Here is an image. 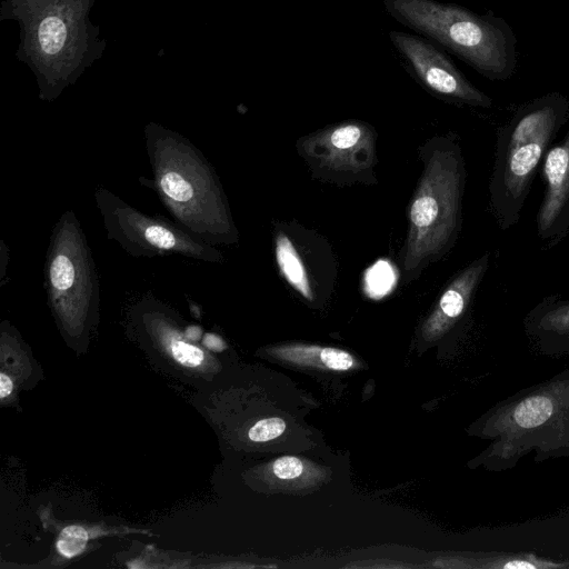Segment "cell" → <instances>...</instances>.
<instances>
[{"mask_svg":"<svg viewBox=\"0 0 569 569\" xmlns=\"http://www.w3.org/2000/svg\"><path fill=\"white\" fill-rule=\"evenodd\" d=\"M88 541V532L80 526L66 527L56 543L58 552L64 558H73L81 553Z\"/></svg>","mask_w":569,"mask_h":569,"instance_id":"obj_15","label":"cell"},{"mask_svg":"<svg viewBox=\"0 0 569 569\" xmlns=\"http://www.w3.org/2000/svg\"><path fill=\"white\" fill-rule=\"evenodd\" d=\"M303 465L300 459L292 456L278 458L272 465V471L279 479H295L301 475Z\"/></svg>","mask_w":569,"mask_h":569,"instance_id":"obj_18","label":"cell"},{"mask_svg":"<svg viewBox=\"0 0 569 569\" xmlns=\"http://www.w3.org/2000/svg\"><path fill=\"white\" fill-rule=\"evenodd\" d=\"M405 69L425 90L448 102L489 108L490 97L477 89L432 41L418 33L390 31Z\"/></svg>","mask_w":569,"mask_h":569,"instance_id":"obj_9","label":"cell"},{"mask_svg":"<svg viewBox=\"0 0 569 569\" xmlns=\"http://www.w3.org/2000/svg\"><path fill=\"white\" fill-rule=\"evenodd\" d=\"M9 249L7 248L4 241L2 240L1 241V286L3 284V279H4V274H6V270H7V266H8V262H9Z\"/></svg>","mask_w":569,"mask_h":569,"instance_id":"obj_22","label":"cell"},{"mask_svg":"<svg viewBox=\"0 0 569 569\" xmlns=\"http://www.w3.org/2000/svg\"><path fill=\"white\" fill-rule=\"evenodd\" d=\"M186 338L190 340L191 342H196L200 340L203 337V331L201 327L196 325L187 326L183 331Z\"/></svg>","mask_w":569,"mask_h":569,"instance_id":"obj_20","label":"cell"},{"mask_svg":"<svg viewBox=\"0 0 569 569\" xmlns=\"http://www.w3.org/2000/svg\"><path fill=\"white\" fill-rule=\"evenodd\" d=\"M12 381L11 379L6 375H0V397L1 399H4L7 396H9L12 391Z\"/></svg>","mask_w":569,"mask_h":569,"instance_id":"obj_21","label":"cell"},{"mask_svg":"<svg viewBox=\"0 0 569 569\" xmlns=\"http://www.w3.org/2000/svg\"><path fill=\"white\" fill-rule=\"evenodd\" d=\"M522 327L537 353L569 356V299L559 296L542 298L525 315Z\"/></svg>","mask_w":569,"mask_h":569,"instance_id":"obj_13","label":"cell"},{"mask_svg":"<svg viewBox=\"0 0 569 569\" xmlns=\"http://www.w3.org/2000/svg\"><path fill=\"white\" fill-rule=\"evenodd\" d=\"M568 116L562 97L551 96L519 110L497 137L489 204L500 230L518 223L546 152Z\"/></svg>","mask_w":569,"mask_h":569,"instance_id":"obj_4","label":"cell"},{"mask_svg":"<svg viewBox=\"0 0 569 569\" xmlns=\"http://www.w3.org/2000/svg\"><path fill=\"white\" fill-rule=\"evenodd\" d=\"M491 263V253H482L462 268L441 292L423 323L422 333L435 341L449 332L469 310L473 297Z\"/></svg>","mask_w":569,"mask_h":569,"instance_id":"obj_12","label":"cell"},{"mask_svg":"<svg viewBox=\"0 0 569 569\" xmlns=\"http://www.w3.org/2000/svg\"><path fill=\"white\" fill-rule=\"evenodd\" d=\"M321 365L330 370L346 371L355 367L353 357L341 349L325 347L320 352Z\"/></svg>","mask_w":569,"mask_h":569,"instance_id":"obj_17","label":"cell"},{"mask_svg":"<svg viewBox=\"0 0 569 569\" xmlns=\"http://www.w3.org/2000/svg\"><path fill=\"white\" fill-rule=\"evenodd\" d=\"M386 12L490 79L506 78L511 56L505 32L470 10L438 0H382Z\"/></svg>","mask_w":569,"mask_h":569,"instance_id":"obj_6","label":"cell"},{"mask_svg":"<svg viewBox=\"0 0 569 569\" xmlns=\"http://www.w3.org/2000/svg\"><path fill=\"white\" fill-rule=\"evenodd\" d=\"M545 193L536 217L538 239L552 248L569 233V129L542 160Z\"/></svg>","mask_w":569,"mask_h":569,"instance_id":"obj_11","label":"cell"},{"mask_svg":"<svg viewBox=\"0 0 569 569\" xmlns=\"http://www.w3.org/2000/svg\"><path fill=\"white\" fill-rule=\"evenodd\" d=\"M202 345L207 349H209L211 351H217V352H220L227 348V345L223 341V339L221 337H219L218 335L211 333V332L203 335Z\"/></svg>","mask_w":569,"mask_h":569,"instance_id":"obj_19","label":"cell"},{"mask_svg":"<svg viewBox=\"0 0 569 569\" xmlns=\"http://www.w3.org/2000/svg\"><path fill=\"white\" fill-rule=\"evenodd\" d=\"M274 256L278 268L286 281L305 299L313 300L306 266L290 238L279 232L274 239Z\"/></svg>","mask_w":569,"mask_h":569,"instance_id":"obj_14","label":"cell"},{"mask_svg":"<svg viewBox=\"0 0 569 569\" xmlns=\"http://www.w3.org/2000/svg\"><path fill=\"white\" fill-rule=\"evenodd\" d=\"M488 441L475 463L493 472L533 453L537 463L569 457V369L497 401L475 425Z\"/></svg>","mask_w":569,"mask_h":569,"instance_id":"obj_3","label":"cell"},{"mask_svg":"<svg viewBox=\"0 0 569 569\" xmlns=\"http://www.w3.org/2000/svg\"><path fill=\"white\" fill-rule=\"evenodd\" d=\"M94 201L107 238L130 256L178 254L202 262H223L222 253L214 246L192 236L176 222L143 213L108 189L98 188Z\"/></svg>","mask_w":569,"mask_h":569,"instance_id":"obj_8","label":"cell"},{"mask_svg":"<svg viewBox=\"0 0 569 569\" xmlns=\"http://www.w3.org/2000/svg\"><path fill=\"white\" fill-rule=\"evenodd\" d=\"M302 150L317 162L337 172H359L373 158L375 131L359 120H347L302 139Z\"/></svg>","mask_w":569,"mask_h":569,"instance_id":"obj_10","label":"cell"},{"mask_svg":"<svg viewBox=\"0 0 569 569\" xmlns=\"http://www.w3.org/2000/svg\"><path fill=\"white\" fill-rule=\"evenodd\" d=\"M153 179L150 187L173 222L200 240L231 246L239 233L212 164L181 133L150 121L143 129Z\"/></svg>","mask_w":569,"mask_h":569,"instance_id":"obj_2","label":"cell"},{"mask_svg":"<svg viewBox=\"0 0 569 569\" xmlns=\"http://www.w3.org/2000/svg\"><path fill=\"white\" fill-rule=\"evenodd\" d=\"M43 273L53 316L66 332L82 333L97 315L100 289L91 248L72 210L52 227Z\"/></svg>","mask_w":569,"mask_h":569,"instance_id":"obj_7","label":"cell"},{"mask_svg":"<svg viewBox=\"0 0 569 569\" xmlns=\"http://www.w3.org/2000/svg\"><path fill=\"white\" fill-rule=\"evenodd\" d=\"M465 182V161L459 144L453 139H438L427 156L409 207V230L402 259L408 278L440 258L455 243L461 226Z\"/></svg>","mask_w":569,"mask_h":569,"instance_id":"obj_5","label":"cell"},{"mask_svg":"<svg viewBox=\"0 0 569 569\" xmlns=\"http://www.w3.org/2000/svg\"><path fill=\"white\" fill-rule=\"evenodd\" d=\"M96 0H2L0 21H14V52L34 77L38 98L56 101L99 61L107 49L100 27L91 21Z\"/></svg>","mask_w":569,"mask_h":569,"instance_id":"obj_1","label":"cell"},{"mask_svg":"<svg viewBox=\"0 0 569 569\" xmlns=\"http://www.w3.org/2000/svg\"><path fill=\"white\" fill-rule=\"evenodd\" d=\"M284 430L286 422L281 418L272 417L261 419L254 423L250 428L248 436L254 442H264L279 437Z\"/></svg>","mask_w":569,"mask_h":569,"instance_id":"obj_16","label":"cell"}]
</instances>
